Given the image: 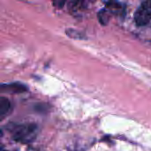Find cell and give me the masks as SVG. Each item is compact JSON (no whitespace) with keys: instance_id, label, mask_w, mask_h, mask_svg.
Instances as JSON below:
<instances>
[{"instance_id":"ba28073f","label":"cell","mask_w":151,"mask_h":151,"mask_svg":"<svg viewBox=\"0 0 151 151\" xmlns=\"http://www.w3.org/2000/svg\"><path fill=\"white\" fill-rule=\"evenodd\" d=\"M86 1H87V0H73V4H76V5H78V4H81V3L84 4Z\"/></svg>"},{"instance_id":"7a4b0ae2","label":"cell","mask_w":151,"mask_h":151,"mask_svg":"<svg viewBox=\"0 0 151 151\" xmlns=\"http://www.w3.org/2000/svg\"><path fill=\"white\" fill-rule=\"evenodd\" d=\"M27 90V87L19 82H14L10 84H3L1 86L2 92H8L12 94H19L24 93Z\"/></svg>"},{"instance_id":"3957f363","label":"cell","mask_w":151,"mask_h":151,"mask_svg":"<svg viewBox=\"0 0 151 151\" xmlns=\"http://www.w3.org/2000/svg\"><path fill=\"white\" fill-rule=\"evenodd\" d=\"M151 15L146 12L142 7L140 6V8L136 11L134 14V21L138 26H146L150 21Z\"/></svg>"},{"instance_id":"52a82bcc","label":"cell","mask_w":151,"mask_h":151,"mask_svg":"<svg viewBox=\"0 0 151 151\" xmlns=\"http://www.w3.org/2000/svg\"><path fill=\"white\" fill-rule=\"evenodd\" d=\"M141 7H142L151 15V0H142Z\"/></svg>"},{"instance_id":"8992f818","label":"cell","mask_w":151,"mask_h":151,"mask_svg":"<svg viewBox=\"0 0 151 151\" xmlns=\"http://www.w3.org/2000/svg\"><path fill=\"white\" fill-rule=\"evenodd\" d=\"M110 13H111V12L108 9H103L98 12V14H97L98 20L102 25L108 24V22L110 20Z\"/></svg>"},{"instance_id":"6da1fadb","label":"cell","mask_w":151,"mask_h":151,"mask_svg":"<svg viewBox=\"0 0 151 151\" xmlns=\"http://www.w3.org/2000/svg\"><path fill=\"white\" fill-rule=\"evenodd\" d=\"M6 129L15 142L23 144H28L34 142L38 134V127L35 123H11L6 127Z\"/></svg>"},{"instance_id":"5b68a950","label":"cell","mask_w":151,"mask_h":151,"mask_svg":"<svg viewBox=\"0 0 151 151\" xmlns=\"http://www.w3.org/2000/svg\"><path fill=\"white\" fill-rule=\"evenodd\" d=\"M11 111V103L6 97H0V117L3 120Z\"/></svg>"},{"instance_id":"277c9868","label":"cell","mask_w":151,"mask_h":151,"mask_svg":"<svg viewBox=\"0 0 151 151\" xmlns=\"http://www.w3.org/2000/svg\"><path fill=\"white\" fill-rule=\"evenodd\" d=\"M106 9H108L111 12L117 14H123L125 11V7L123 4L118 0H108L105 4Z\"/></svg>"}]
</instances>
